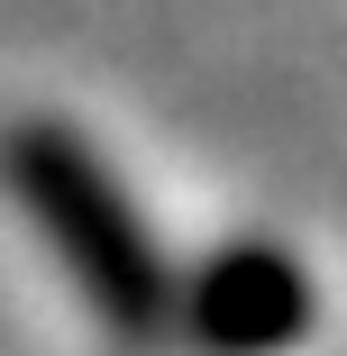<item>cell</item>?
I'll return each instance as SVG.
<instances>
[{"label":"cell","mask_w":347,"mask_h":356,"mask_svg":"<svg viewBox=\"0 0 347 356\" xmlns=\"http://www.w3.org/2000/svg\"><path fill=\"white\" fill-rule=\"evenodd\" d=\"M0 183L37 210V229H46V247H55V265L74 274V293H83L128 347L165 338V320H174L165 256H156L147 220H137V201L119 192V174L83 147L74 128H55V119H19L10 137H0Z\"/></svg>","instance_id":"obj_1"},{"label":"cell","mask_w":347,"mask_h":356,"mask_svg":"<svg viewBox=\"0 0 347 356\" xmlns=\"http://www.w3.org/2000/svg\"><path fill=\"white\" fill-rule=\"evenodd\" d=\"M183 320H192L201 347H220V356H274V347H293L302 320H311V274L284 247H229V256H211L192 274Z\"/></svg>","instance_id":"obj_2"}]
</instances>
